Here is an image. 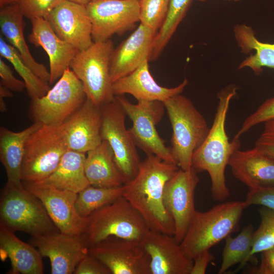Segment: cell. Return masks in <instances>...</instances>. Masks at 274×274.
I'll use <instances>...</instances> for the list:
<instances>
[{
	"instance_id": "obj_1",
	"label": "cell",
	"mask_w": 274,
	"mask_h": 274,
	"mask_svg": "<svg viewBox=\"0 0 274 274\" xmlns=\"http://www.w3.org/2000/svg\"><path fill=\"white\" fill-rule=\"evenodd\" d=\"M180 168L154 154L140 163L135 178L124 185L123 196L140 213L150 230L174 236V221L163 202L166 182Z\"/></svg>"
},
{
	"instance_id": "obj_2",
	"label": "cell",
	"mask_w": 274,
	"mask_h": 274,
	"mask_svg": "<svg viewBox=\"0 0 274 274\" xmlns=\"http://www.w3.org/2000/svg\"><path fill=\"white\" fill-rule=\"evenodd\" d=\"M237 89L235 85H230L218 93V102L212 125L192 158V168L197 172L206 171L209 174L212 196L217 201L224 200L230 195L225 170L231 155L241 146L239 139L233 138L229 141L225 129L229 104Z\"/></svg>"
},
{
	"instance_id": "obj_3",
	"label": "cell",
	"mask_w": 274,
	"mask_h": 274,
	"mask_svg": "<svg viewBox=\"0 0 274 274\" xmlns=\"http://www.w3.org/2000/svg\"><path fill=\"white\" fill-rule=\"evenodd\" d=\"M247 207L245 201H233L206 212L196 211L180 243L186 255L193 260L234 232Z\"/></svg>"
},
{
	"instance_id": "obj_4",
	"label": "cell",
	"mask_w": 274,
	"mask_h": 274,
	"mask_svg": "<svg viewBox=\"0 0 274 274\" xmlns=\"http://www.w3.org/2000/svg\"><path fill=\"white\" fill-rule=\"evenodd\" d=\"M163 104L173 130L170 147L173 155L180 168L189 169L193 153L206 139L210 128L191 100L181 93Z\"/></svg>"
},
{
	"instance_id": "obj_5",
	"label": "cell",
	"mask_w": 274,
	"mask_h": 274,
	"mask_svg": "<svg viewBox=\"0 0 274 274\" xmlns=\"http://www.w3.org/2000/svg\"><path fill=\"white\" fill-rule=\"evenodd\" d=\"M149 231L142 215L121 196L87 217L82 235L90 247L111 237L141 242Z\"/></svg>"
},
{
	"instance_id": "obj_6",
	"label": "cell",
	"mask_w": 274,
	"mask_h": 274,
	"mask_svg": "<svg viewBox=\"0 0 274 274\" xmlns=\"http://www.w3.org/2000/svg\"><path fill=\"white\" fill-rule=\"evenodd\" d=\"M0 226L31 236L59 231L39 199L8 182L1 193Z\"/></svg>"
},
{
	"instance_id": "obj_7",
	"label": "cell",
	"mask_w": 274,
	"mask_h": 274,
	"mask_svg": "<svg viewBox=\"0 0 274 274\" xmlns=\"http://www.w3.org/2000/svg\"><path fill=\"white\" fill-rule=\"evenodd\" d=\"M68 150L64 122L42 125L26 142L21 165L22 182L36 183L47 178Z\"/></svg>"
},
{
	"instance_id": "obj_8",
	"label": "cell",
	"mask_w": 274,
	"mask_h": 274,
	"mask_svg": "<svg viewBox=\"0 0 274 274\" xmlns=\"http://www.w3.org/2000/svg\"><path fill=\"white\" fill-rule=\"evenodd\" d=\"M114 46L110 39L96 42L79 51L70 67L81 81L86 97L99 107L115 98L111 77V59Z\"/></svg>"
},
{
	"instance_id": "obj_9",
	"label": "cell",
	"mask_w": 274,
	"mask_h": 274,
	"mask_svg": "<svg viewBox=\"0 0 274 274\" xmlns=\"http://www.w3.org/2000/svg\"><path fill=\"white\" fill-rule=\"evenodd\" d=\"M86 98L82 82L69 67L45 95L31 99L29 117L43 125L63 123Z\"/></svg>"
},
{
	"instance_id": "obj_10",
	"label": "cell",
	"mask_w": 274,
	"mask_h": 274,
	"mask_svg": "<svg viewBox=\"0 0 274 274\" xmlns=\"http://www.w3.org/2000/svg\"><path fill=\"white\" fill-rule=\"evenodd\" d=\"M116 97L132 122L128 130L135 146L147 155L154 154L178 165L170 147L165 146L156 127L164 115L163 102L139 100L136 104H133L123 95Z\"/></svg>"
},
{
	"instance_id": "obj_11",
	"label": "cell",
	"mask_w": 274,
	"mask_h": 274,
	"mask_svg": "<svg viewBox=\"0 0 274 274\" xmlns=\"http://www.w3.org/2000/svg\"><path fill=\"white\" fill-rule=\"evenodd\" d=\"M101 107V138L110 145L116 164L126 184L135 178L141 162L136 146L126 128L127 116L116 96L114 100Z\"/></svg>"
},
{
	"instance_id": "obj_12",
	"label": "cell",
	"mask_w": 274,
	"mask_h": 274,
	"mask_svg": "<svg viewBox=\"0 0 274 274\" xmlns=\"http://www.w3.org/2000/svg\"><path fill=\"white\" fill-rule=\"evenodd\" d=\"M140 0H91L86 6L93 42L133 29L140 22Z\"/></svg>"
},
{
	"instance_id": "obj_13",
	"label": "cell",
	"mask_w": 274,
	"mask_h": 274,
	"mask_svg": "<svg viewBox=\"0 0 274 274\" xmlns=\"http://www.w3.org/2000/svg\"><path fill=\"white\" fill-rule=\"evenodd\" d=\"M197 172L179 168L166 182L163 192L164 206L175 226L174 237L180 243L196 211L195 191L199 179Z\"/></svg>"
},
{
	"instance_id": "obj_14",
	"label": "cell",
	"mask_w": 274,
	"mask_h": 274,
	"mask_svg": "<svg viewBox=\"0 0 274 274\" xmlns=\"http://www.w3.org/2000/svg\"><path fill=\"white\" fill-rule=\"evenodd\" d=\"M89 253L112 274H151L150 257L141 242L111 237L90 246Z\"/></svg>"
},
{
	"instance_id": "obj_15",
	"label": "cell",
	"mask_w": 274,
	"mask_h": 274,
	"mask_svg": "<svg viewBox=\"0 0 274 274\" xmlns=\"http://www.w3.org/2000/svg\"><path fill=\"white\" fill-rule=\"evenodd\" d=\"M25 188L40 200L59 231L65 234L82 235L86 218L76 208L78 193L36 183L22 182Z\"/></svg>"
},
{
	"instance_id": "obj_16",
	"label": "cell",
	"mask_w": 274,
	"mask_h": 274,
	"mask_svg": "<svg viewBox=\"0 0 274 274\" xmlns=\"http://www.w3.org/2000/svg\"><path fill=\"white\" fill-rule=\"evenodd\" d=\"M30 244L50 261L51 273H74L79 262L89 253V246L82 235L60 231L31 236Z\"/></svg>"
},
{
	"instance_id": "obj_17",
	"label": "cell",
	"mask_w": 274,
	"mask_h": 274,
	"mask_svg": "<svg viewBox=\"0 0 274 274\" xmlns=\"http://www.w3.org/2000/svg\"><path fill=\"white\" fill-rule=\"evenodd\" d=\"M56 34L79 51L93 43L92 25L86 6L65 0L46 19Z\"/></svg>"
},
{
	"instance_id": "obj_18",
	"label": "cell",
	"mask_w": 274,
	"mask_h": 274,
	"mask_svg": "<svg viewBox=\"0 0 274 274\" xmlns=\"http://www.w3.org/2000/svg\"><path fill=\"white\" fill-rule=\"evenodd\" d=\"M141 244L150 257L151 274H190L193 260L174 236L150 230Z\"/></svg>"
},
{
	"instance_id": "obj_19",
	"label": "cell",
	"mask_w": 274,
	"mask_h": 274,
	"mask_svg": "<svg viewBox=\"0 0 274 274\" xmlns=\"http://www.w3.org/2000/svg\"><path fill=\"white\" fill-rule=\"evenodd\" d=\"M102 119L101 107L87 98L81 107L64 122L68 149L85 153L98 146L102 141Z\"/></svg>"
},
{
	"instance_id": "obj_20",
	"label": "cell",
	"mask_w": 274,
	"mask_h": 274,
	"mask_svg": "<svg viewBox=\"0 0 274 274\" xmlns=\"http://www.w3.org/2000/svg\"><path fill=\"white\" fill-rule=\"evenodd\" d=\"M157 32L140 23L130 35L113 50L111 77L113 83L149 61Z\"/></svg>"
},
{
	"instance_id": "obj_21",
	"label": "cell",
	"mask_w": 274,
	"mask_h": 274,
	"mask_svg": "<svg viewBox=\"0 0 274 274\" xmlns=\"http://www.w3.org/2000/svg\"><path fill=\"white\" fill-rule=\"evenodd\" d=\"M228 165L233 176L249 190L274 188V159L255 147L235 150Z\"/></svg>"
},
{
	"instance_id": "obj_22",
	"label": "cell",
	"mask_w": 274,
	"mask_h": 274,
	"mask_svg": "<svg viewBox=\"0 0 274 274\" xmlns=\"http://www.w3.org/2000/svg\"><path fill=\"white\" fill-rule=\"evenodd\" d=\"M30 20L32 30L28 40L36 47H42L48 54L50 74L49 84L52 85L55 83L70 67L71 62L79 51L61 39L46 19L35 18Z\"/></svg>"
},
{
	"instance_id": "obj_23",
	"label": "cell",
	"mask_w": 274,
	"mask_h": 274,
	"mask_svg": "<svg viewBox=\"0 0 274 274\" xmlns=\"http://www.w3.org/2000/svg\"><path fill=\"white\" fill-rule=\"evenodd\" d=\"M188 83L185 78L179 85L167 88L159 85L152 76L149 60L145 61L131 73L113 83L115 96L129 94L138 101H160L164 102L169 98L181 94Z\"/></svg>"
},
{
	"instance_id": "obj_24",
	"label": "cell",
	"mask_w": 274,
	"mask_h": 274,
	"mask_svg": "<svg viewBox=\"0 0 274 274\" xmlns=\"http://www.w3.org/2000/svg\"><path fill=\"white\" fill-rule=\"evenodd\" d=\"M23 15L18 4L1 9L0 28L3 35L19 53L24 62L43 81L49 83L50 72L32 56L23 34Z\"/></svg>"
},
{
	"instance_id": "obj_25",
	"label": "cell",
	"mask_w": 274,
	"mask_h": 274,
	"mask_svg": "<svg viewBox=\"0 0 274 274\" xmlns=\"http://www.w3.org/2000/svg\"><path fill=\"white\" fill-rule=\"evenodd\" d=\"M42 125L34 122L19 132L1 127L0 159L5 168L8 182L17 187L23 186L21 172L25 143L29 135Z\"/></svg>"
},
{
	"instance_id": "obj_26",
	"label": "cell",
	"mask_w": 274,
	"mask_h": 274,
	"mask_svg": "<svg viewBox=\"0 0 274 274\" xmlns=\"http://www.w3.org/2000/svg\"><path fill=\"white\" fill-rule=\"evenodd\" d=\"M84 168L90 185L99 187H114L124 185L125 180L114 159L113 150L106 140L88 151Z\"/></svg>"
},
{
	"instance_id": "obj_27",
	"label": "cell",
	"mask_w": 274,
	"mask_h": 274,
	"mask_svg": "<svg viewBox=\"0 0 274 274\" xmlns=\"http://www.w3.org/2000/svg\"><path fill=\"white\" fill-rule=\"evenodd\" d=\"M0 247L10 259V274H42V256L35 247L19 238L14 232L0 226Z\"/></svg>"
},
{
	"instance_id": "obj_28",
	"label": "cell",
	"mask_w": 274,
	"mask_h": 274,
	"mask_svg": "<svg viewBox=\"0 0 274 274\" xmlns=\"http://www.w3.org/2000/svg\"><path fill=\"white\" fill-rule=\"evenodd\" d=\"M85 153L68 150L56 169L47 178L36 183L79 193L91 185L85 173Z\"/></svg>"
},
{
	"instance_id": "obj_29",
	"label": "cell",
	"mask_w": 274,
	"mask_h": 274,
	"mask_svg": "<svg viewBox=\"0 0 274 274\" xmlns=\"http://www.w3.org/2000/svg\"><path fill=\"white\" fill-rule=\"evenodd\" d=\"M235 39L243 53H249L254 50L239 65L238 70L249 67L256 75H260L263 67L274 70V44L264 43L259 41L253 28L245 24H237L234 26Z\"/></svg>"
},
{
	"instance_id": "obj_30",
	"label": "cell",
	"mask_w": 274,
	"mask_h": 274,
	"mask_svg": "<svg viewBox=\"0 0 274 274\" xmlns=\"http://www.w3.org/2000/svg\"><path fill=\"white\" fill-rule=\"evenodd\" d=\"M1 56L8 60L23 80L31 99L45 95L50 89L49 84L41 79L24 62L18 52L0 37Z\"/></svg>"
},
{
	"instance_id": "obj_31",
	"label": "cell",
	"mask_w": 274,
	"mask_h": 274,
	"mask_svg": "<svg viewBox=\"0 0 274 274\" xmlns=\"http://www.w3.org/2000/svg\"><path fill=\"white\" fill-rule=\"evenodd\" d=\"M192 1L170 0L166 18L156 34L150 60H154L160 55L185 17Z\"/></svg>"
},
{
	"instance_id": "obj_32",
	"label": "cell",
	"mask_w": 274,
	"mask_h": 274,
	"mask_svg": "<svg viewBox=\"0 0 274 274\" xmlns=\"http://www.w3.org/2000/svg\"><path fill=\"white\" fill-rule=\"evenodd\" d=\"M124 185L99 187L90 185L78 193L76 208L82 217L87 218L100 208L123 195Z\"/></svg>"
},
{
	"instance_id": "obj_33",
	"label": "cell",
	"mask_w": 274,
	"mask_h": 274,
	"mask_svg": "<svg viewBox=\"0 0 274 274\" xmlns=\"http://www.w3.org/2000/svg\"><path fill=\"white\" fill-rule=\"evenodd\" d=\"M254 232L253 225L249 224L235 237L230 234L225 238V245L219 274L225 273L231 267L241 263L246 259L252 249Z\"/></svg>"
},
{
	"instance_id": "obj_34",
	"label": "cell",
	"mask_w": 274,
	"mask_h": 274,
	"mask_svg": "<svg viewBox=\"0 0 274 274\" xmlns=\"http://www.w3.org/2000/svg\"><path fill=\"white\" fill-rule=\"evenodd\" d=\"M259 212L261 223L254 231L251 251L235 271L242 268L248 262L253 261L255 254L274 247V210L262 206Z\"/></svg>"
},
{
	"instance_id": "obj_35",
	"label": "cell",
	"mask_w": 274,
	"mask_h": 274,
	"mask_svg": "<svg viewBox=\"0 0 274 274\" xmlns=\"http://www.w3.org/2000/svg\"><path fill=\"white\" fill-rule=\"evenodd\" d=\"M170 0H140V23L158 32L166 18Z\"/></svg>"
},
{
	"instance_id": "obj_36",
	"label": "cell",
	"mask_w": 274,
	"mask_h": 274,
	"mask_svg": "<svg viewBox=\"0 0 274 274\" xmlns=\"http://www.w3.org/2000/svg\"><path fill=\"white\" fill-rule=\"evenodd\" d=\"M65 0H18L20 10L28 19H47L51 12Z\"/></svg>"
},
{
	"instance_id": "obj_37",
	"label": "cell",
	"mask_w": 274,
	"mask_h": 274,
	"mask_svg": "<svg viewBox=\"0 0 274 274\" xmlns=\"http://www.w3.org/2000/svg\"><path fill=\"white\" fill-rule=\"evenodd\" d=\"M274 119V97L265 100L257 110L247 117L234 138L240 136L253 127Z\"/></svg>"
},
{
	"instance_id": "obj_38",
	"label": "cell",
	"mask_w": 274,
	"mask_h": 274,
	"mask_svg": "<svg viewBox=\"0 0 274 274\" xmlns=\"http://www.w3.org/2000/svg\"><path fill=\"white\" fill-rule=\"evenodd\" d=\"M245 201L248 207L260 205L274 210V188L249 190Z\"/></svg>"
},
{
	"instance_id": "obj_39",
	"label": "cell",
	"mask_w": 274,
	"mask_h": 274,
	"mask_svg": "<svg viewBox=\"0 0 274 274\" xmlns=\"http://www.w3.org/2000/svg\"><path fill=\"white\" fill-rule=\"evenodd\" d=\"M74 273L111 274V272L100 261L88 253L78 264Z\"/></svg>"
},
{
	"instance_id": "obj_40",
	"label": "cell",
	"mask_w": 274,
	"mask_h": 274,
	"mask_svg": "<svg viewBox=\"0 0 274 274\" xmlns=\"http://www.w3.org/2000/svg\"><path fill=\"white\" fill-rule=\"evenodd\" d=\"M0 84L15 92H22L25 88L24 81L17 79L11 68L0 58Z\"/></svg>"
},
{
	"instance_id": "obj_41",
	"label": "cell",
	"mask_w": 274,
	"mask_h": 274,
	"mask_svg": "<svg viewBox=\"0 0 274 274\" xmlns=\"http://www.w3.org/2000/svg\"><path fill=\"white\" fill-rule=\"evenodd\" d=\"M249 272L255 274H274V247L261 252L259 266Z\"/></svg>"
},
{
	"instance_id": "obj_42",
	"label": "cell",
	"mask_w": 274,
	"mask_h": 274,
	"mask_svg": "<svg viewBox=\"0 0 274 274\" xmlns=\"http://www.w3.org/2000/svg\"><path fill=\"white\" fill-rule=\"evenodd\" d=\"M215 259L209 250L199 254L193 259V264L190 274H204L208 264Z\"/></svg>"
},
{
	"instance_id": "obj_43",
	"label": "cell",
	"mask_w": 274,
	"mask_h": 274,
	"mask_svg": "<svg viewBox=\"0 0 274 274\" xmlns=\"http://www.w3.org/2000/svg\"><path fill=\"white\" fill-rule=\"evenodd\" d=\"M254 147L274 159V139L259 137L255 142Z\"/></svg>"
},
{
	"instance_id": "obj_44",
	"label": "cell",
	"mask_w": 274,
	"mask_h": 274,
	"mask_svg": "<svg viewBox=\"0 0 274 274\" xmlns=\"http://www.w3.org/2000/svg\"><path fill=\"white\" fill-rule=\"evenodd\" d=\"M263 130L259 137L263 139H274V119L264 123Z\"/></svg>"
},
{
	"instance_id": "obj_45",
	"label": "cell",
	"mask_w": 274,
	"mask_h": 274,
	"mask_svg": "<svg viewBox=\"0 0 274 274\" xmlns=\"http://www.w3.org/2000/svg\"><path fill=\"white\" fill-rule=\"evenodd\" d=\"M13 96L12 90L0 84V97L4 98L12 97Z\"/></svg>"
},
{
	"instance_id": "obj_46",
	"label": "cell",
	"mask_w": 274,
	"mask_h": 274,
	"mask_svg": "<svg viewBox=\"0 0 274 274\" xmlns=\"http://www.w3.org/2000/svg\"><path fill=\"white\" fill-rule=\"evenodd\" d=\"M18 0H0V8H3L10 5L17 3Z\"/></svg>"
},
{
	"instance_id": "obj_47",
	"label": "cell",
	"mask_w": 274,
	"mask_h": 274,
	"mask_svg": "<svg viewBox=\"0 0 274 274\" xmlns=\"http://www.w3.org/2000/svg\"><path fill=\"white\" fill-rule=\"evenodd\" d=\"M0 111L2 113H5L7 111V107L4 100V98L1 97H0Z\"/></svg>"
},
{
	"instance_id": "obj_48",
	"label": "cell",
	"mask_w": 274,
	"mask_h": 274,
	"mask_svg": "<svg viewBox=\"0 0 274 274\" xmlns=\"http://www.w3.org/2000/svg\"><path fill=\"white\" fill-rule=\"evenodd\" d=\"M84 6H86L91 0H69Z\"/></svg>"
},
{
	"instance_id": "obj_49",
	"label": "cell",
	"mask_w": 274,
	"mask_h": 274,
	"mask_svg": "<svg viewBox=\"0 0 274 274\" xmlns=\"http://www.w3.org/2000/svg\"><path fill=\"white\" fill-rule=\"evenodd\" d=\"M198 2H204L205 1H206L207 0H196ZM226 1H233V2H238V1H240L241 0H225Z\"/></svg>"
}]
</instances>
